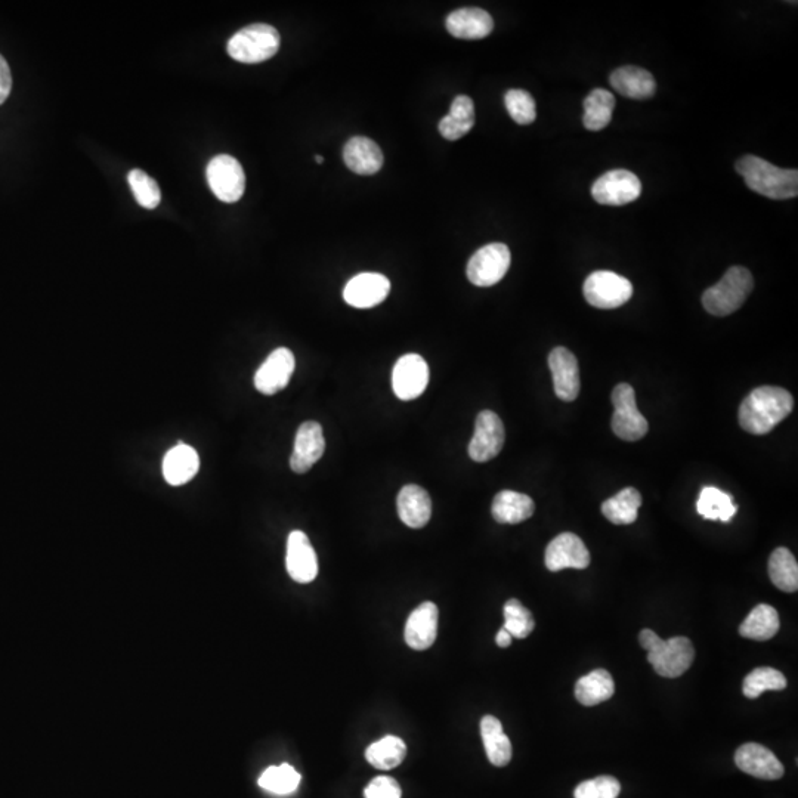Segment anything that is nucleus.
Masks as SVG:
<instances>
[{
    "label": "nucleus",
    "mask_w": 798,
    "mask_h": 798,
    "mask_svg": "<svg viewBox=\"0 0 798 798\" xmlns=\"http://www.w3.org/2000/svg\"><path fill=\"white\" fill-rule=\"evenodd\" d=\"M794 408L793 395L778 386L754 389L739 407V425L751 435H766Z\"/></svg>",
    "instance_id": "nucleus-1"
},
{
    "label": "nucleus",
    "mask_w": 798,
    "mask_h": 798,
    "mask_svg": "<svg viewBox=\"0 0 798 798\" xmlns=\"http://www.w3.org/2000/svg\"><path fill=\"white\" fill-rule=\"evenodd\" d=\"M736 172L754 193L772 200L796 199L798 172L781 169L757 156H744L736 162Z\"/></svg>",
    "instance_id": "nucleus-2"
},
{
    "label": "nucleus",
    "mask_w": 798,
    "mask_h": 798,
    "mask_svg": "<svg viewBox=\"0 0 798 798\" xmlns=\"http://www.w3.org/2000/svg\"><path fill=\"white\" fill-rule=\"evenodd\" d=\"M639 642L648 652V663L661 677L677 679L694 664V643L688 637L663 640L654 630L645 629L639 634Z\"/></svg>",
    "instance_id": "nucleus-3"
},
{
    "label": "nucleus",
    "mask_w": 798,
    "mask_h": 798,
    "mask_svg": "<svg viewBox=\"0 0 798 798\" xmlns=\"http://www.w3.org/2000/svg\"><path fill=\"white\" fill-rule=\"evenodd\" d=\"M754 289V278L744 266H732L716 286L705 290L702 305L708 314L728 317L738 311Z\"/></svg>",
    "instance_id": "nucleus-4"
},
{
    "label": "nucleus",
    "mask_w": 798,
    "mask_h": 798,
    "mask_svg": "<svg viewBox=\"0 0 798 798\" xmlns=\"http://www.w3.org/2000/svg\"><path fill=\"white\" fill-rule=\"evenodd\" d=\"M280 33L269 24H252L234 34L228 42V54L243 64H259L269 60L280 49Z\"/></svg>",
    "instance_id": "nucleus-5"
},
{
    "label": "nucleus",
    "mask_w": 798,
    "mask_h": 798,
    "mask_svg": "<svg viewBox=\"0 0 798 798\" xmlns=\"http://www.w3.org/2000/svg\"><path fill=\"white\" fill-rule=\"evenodd\" d=\"M612 404L615 410L611 426L618 438L627 442H636L648 433V422L637 410L636 394L629 383L615 386L612 392Z\"/></svg>",
    "instance_id": "nucleus-6"
},
{
    "label": "nucleus",
    "mask_w": 798,
    "mask_h": 798,
    "mask_svg": "<svg viewBox=\"0 0 798 798\" xmlns=\"http://www.w3.org/2000/svg\"><path fill=\"white\" fill-rule=\"evenodd\" d=\"M589 305L599 309H615L629 302L633 286L627 278L611 271H596L587 277L583 287Z\"/></svg>",
    "instance_id": "nucleus-7"
},
{
    "label": "nucleus",
    "mask_w": 798,
    "mask_h": 798,
    "mask_svg": "<svg viewBox=\"0 0 798 798\" xmlns=\"http://www.w3.org/2000/svg\"><path fill=\"white\" fill-rule=\"evenodd\" d=\"M512 262L509 247L491 243L481 247L467 264V278L478 287H491L500 283Z\"/></svg>",
    "instance_id": "nucleus-8"
},
{
    "label": "nucleus",
    "mask_w": 798,
    "mask_h": 798,
    "mask_svg": "<svg viewBox=\"0 0 798 798\" xmlns=\"http://www.w3.org/2000/svg\"><path fill=\"white\" fill-rule=\"evenodd\" d=\"M206 175L210 190L224 203H235L243 197L246 175L234 157L227 154L213 157L207 165Z\"/></svg>",
    "instance_id": "nucleus-9"
},
{
    "label": "nucleus",
    "mask_w": 798,
    "mask_h": 798,
    "mask_svg": "<svg viewBox=\"0 0 798 798\" xmlns=\"http://www.w3.org/2000/svg\"><path fill=\"white\" fill-rule=\"evenodd\" d=\"M642 182L630 170H609L593 184L592 196L603 206H626L639 199Z\"/></svg>",
    "instance_id": "nucleus-10"
},
{
    "label": "nucleus",
    "mask_w": 798,
    "mask_h": 798,
    "mask_svg": "<svg viewBox=\"0 0 798 798\" xmlns=\"http://www.w3.org/2000/svg\"><path fill=\"white\" fill-rule=\"evenodd\" d=\"M504 425L494 411L484 410L476 417L475 433L469 444V456L473 462L485 463L499 456L503 450Z\"/></svg>",
    "instance_id": "nucleus-11"
},
{
    "label": "nucleus",
    "mask_w": 798,
    "mask_h": 798,
    "mask_svg": "<svg viewBox=\"0 0 798 798\" xmlns=\"http://www.w3.org/2000/svg\"><path fill=\"white\" fill-rule=\"evenodd\" d=\"M429 383V367L423 357L407 354L399 358L392 371V388L402 401H411L425 394Z\"/></svg>",
    "instance_id": "nucleus-12"
},
{
    "label": "nucleus",
    "mask_w": 798,
    "mask_h": 798,
    "mask_svg": "<svg viewBox=\"0 0 798 798\" xmlns=\"http://www.w3.org/2000/svg\"><path fill=\"white\" fill-rule=\"evenodd\" d=\"M295 355L290 349L278 348L269 355L255 374L256 391L266 397L278 394L289 385L295 373Z\"/></svg>",
    "instance_id": "nucleus-13"
},
{
    "label": "nucleus",
    "mask_w": 798,
    "mask_h": 798,
    "mask_svg": "<svg viewBox=\"0 0 798 798\" xmlns=\"http://www.w3.org/2000/svg\"><path fill=\"white\" fill-rule=\"evenodd\" d=\"M590 565V553L578 535L564 532L550 541L546 549V566L549 571L562 569H586Z\"/></svg>",
    "instance_id": "nucleus-14"
},
{
    "label": "nucleus",
    "mask_w": 798,
    "mask_h": 798,
    "mask_svg": "<svg viewBox=\"0 0 798 798\" xmlns=\"http://www.w3.org/2000/svg\"><path fill=\"white\" fill-rule=\"evenodd\" d=\"M286 568L296 583L308 584L317 578L318 559L308 535L303 531L290 532L287 540Z\"/></svg>",
    "instance_id": "nucleus-15"
},
{
    "label": "nucleus",
    "mask_w": 798,
    "mask_h": 798,
    "mask_svg": "<svg viewBox=\"0 0 798 798\" xmlns=\"http://www.w3.org/2000/svg\"><path fill=\"white\" fill-rule=\"evenodd\" d=\"M326 451L323 426L317 422H305L296 433L295 448L290 457V467L295 473H306L320 462Z\"/></svg>",
    "instance_id": "nucleus-16"
},
{
    "label": "nucleus",
    "mask_w": 798,
    "mask_h": 798,
    "mask_svg": "<svg viewBox=\"0 0 798 798\" xmlns=\"http://www.w3.org/2000/svg\"><path fill=\"white\" fill-rule=\"evenodd\" d=\"M391 292V281L377 272H363L351 278L343 290V299L354 308L368 309L380 305Z\"/></svg>",
    "instance_id": "nucleus-17"
},
{
    "label": "nucleus",
    "mask_w": 798,
    "mask_h": 798,
    "mask_svg": "<svg viewBox=\"0 0 798 798\" xmlns=\"http://www.w3.org/2000/svg\"><path fill=\"white\" fill-rule=\"evenodd\" d=\"M735 763L739 769L754 778L776 781L784 776L785 769L778 757L763 745L748 742L741 745L735 753Z\"/></svg>",
    "instance_id": "nucleus-18"
},
{
    "label": "nucleus",
    "mask_w": 798,
    "mask_h": 798,
    "mask_svg": "<svg viewBox=\"0 0 798 798\" xmlns=\"http://www.w3.org/2000/svg\"><path fill=\"white\" fill-rule=\"evenodd\" d=\"M549 367L556 397L566 402L574 401L580 394V368L575 355L559 346L550 352Z\"/></svg>",
    "instance_id": "nucleus-19"
},
{
    "label": "nucleus",
    "mask_w": 798,
    "mask_h": 798,
    "mask_svg": "<svg viewBox=\"0 0 798 798\" xmlns=\"http://www.w3.org/2000/svg\"><path fill=\"white\" fill-rule=\"evenodd\" d=\"M438 606L433 602H423L417 606L405 624V642L414 651L431 648L438 636Z\"/></svg>",
    "instance_id": "nucleus-20"
},
{
    "label": "nucleus",
    "mask_w": 798,
    "mask_h": 798,
    "mask_svg": "<svg viewBox=\"0 0 798 798\" xmlns=\"http://www.w3.org/2000/svg\"><path fill=\"white\" fill-rule=\"evenodd\" d=\"M448 33L457 39L479 40L490 36L494 30V20L481 8H462L451 12L445 20Z\"/></svg>",
    "instance_id": "nucleus-21"
},
{
    "label": "nucleus",
    "mask_w": 798,
    "mask_h": 798,
    "mask_svg": "<svg viewBox=\"0 0 798 798\" xmlns=\"http://www.w3.org/2000/svg\"><path fill=\"white\" fill-rule=\"evenodd\" d=\"M397 507L399 519L414 530L426 527L431 521V496L419 485L410 484L402 487L398 494Z\"/></svg>",
    "instance_id": "nucleus-22"
},
{
    "label": "nucleus",
    "mask_w": 798,
    "mask_h": 798,
    "mask_svg": "<svg viewBox=\"0 0 798 798\" xmlns=\"http://www.w3.org/2000/svg\"><path fill=\"white\" fill-rule=\"evenodd\" d=\"M609 82L618 94L630 98V100H649L657 92V82L645 68L634 66L617 68L611 74Z\"/></svg>",
    "instance_id": "nucleus-23"
},
{
    "label": "nucleus",
    "mask_w": 798,
    "mask_h": 798,
    "mask_svg": "<svg viewBox=\"0 0 798 798\" xmlns=\"http://www.w3.org/2000/svg\"><path fill=\"white\" fill-rule=\"evenodd\" d=\"M343 160L357 175H374L382 169L383 153L376 142L366 136H354L343 148Z\"/></svg>",
    "instance_id": "nucleus-24"
},
{
    "label": "nucleus",
    "mask_w": 798,
    "mask_h": 798,
    "mask_svg": "<svg viewBox=\"0 0 798 798\" xmlns=\"http://www.w3.org/2000/svg\"><path fill=\"white\" fill-rule=\"evenodd\" d=\"M199 469V453L187 444L170 448L163 460V476L172 487L188 484L199 473Z\"/></svg>",
    "instance_id": "nucleus-25"
},
{
    "label": "nucleus",
    "mask_w": 798,
    "mask_h": 798,
    "mask_svg": "<svg viewBox=\"0 0 798 798\" xmlns=\"http://www.w3.org/2000/svg\"><path fill=\"white\" fill-rule=\"evenodd\" d=\"M535 504L527 494L504 490L494 497L493 518L499 524L516 525L527 521L534 515Z\"/></svg>",
    "instance_id": "nucleus-26"
},
{
    "label": "nucleus",
    "mask_w": 798,
    "mask_h": 798,
    "mask_svg": "<svg viewBox=\"0 0 798 798\" xmlns=\"http://www.w3.org/2000/svg\"><path fill=\"white\" fill-rule=\"evenodd\" d=\"M481 736L485 753L491 765L504 767L512 760V744L497 717L485 716L481 720Z\"/></svg>",
    "instance_id": "nucleus-27"
},
{
    "label": "nucleus",
    "mask_w": 798,
    "mask_h": 798,
    "mask_svg": "<svg viewBox=\"0 0 798 798\" xmlns=\"http://www.w3.org/2000/svg\"><path fill=\"white\" fill-rule=\"evenodd\" d=\"M614 692V679L608 671L602 670V668L581 677L575 685V698L584 707H595V705L602 704L611 699Z\"/></svg>",
    "instance_id": "nucleus-28"
},
{
    "label": "nucleus",
    "mask_w": 798,
    "mask_h": 798,
    "mask_svg": "<svg viewBox=\"0 0 798 798\" xmlns=\"http://www.w3.org/2000/svg\"><path fill=\"white\" fill-rule=\"evenodd\" d=\"M781 621H779L778 612L773 606L757 605L753 611L750 612L744 623L739 627V634L745 639L757 640V642H765V640L772 639L779 632Z\"/></svg>",
    "instance_id": "nucleus-29"
},
{
    "label": "nucleus",
    "mask_w": 798,
    "mask_h": 798,
    "mask_svg": "<svg viewBox=\"0 0 798 798\" xmlns=\"http://www.w3.org/2000/svg\"><path fill=\"white\" fill-rule=\"evenodd\" d=\"M640 506L642 496L639 491L636 488H624L617 496L603 501L602 513L614 525H632L636 522Z\"/></svg>",
    "instance_id": "nucleus-30"
},
{
    "label": "nucleus",
    "mask_w": 798,
    "mask_h": 798,
    "mask_svg": "<svg viewBox=\"0 0 798 798\" xmlns=\"http://www.w3.org/2000/svg\"><path fill=\"white\" fill-rule=\"evenodd\" d=\"M615 97L605 89H595L584 100V128L592 132L602 131L611 123L615 110Z\"/></svg>",
    "instance_id": "nucleus-31"
},
{
    "label": "nucleus",
    "mask_w": 798,
    "mask_h": 798,
    "mask_svg": "<svg viewBox=\"0 0 798 798\" xmlns=\"http://www.w3.org/2000/svg\"><path fill=\"white\" fill-rule=\"evenodd\" d=\"M697 512L708 521L731 522L738 512V506L733 503L732 497L719 488H702L697 501Z\"/></svg>",
    "instance_id": "nucleus-32"
},
{
    "label": "nucleus",
    "mask_w": 798,
    "mask_h": 798,
    "mask_svg": "<svg viewBox=\"0 0 798 798\" xmlns=\"http://www.w3.org/2000/svg\"><path fill=\"white\" fill-rule=\"evenodd\" d=\"M405 756H407V745L394 735L373 742L366 751L367 762L380 770L395 769L404 762Z\"/></svg>",
    "instance_id": "nucleus-33"
},
{
    "label": "nucleus",
    "mask_w": 798,
    "mask_h": 798,
    "mask_svg": "<svg viewBox=\"0 0 798 798\" xmlns=\"http://www.w3.org/2000/svg\"><path fill=\"white\" fill-rule=\"evenodd\" d=\"M769 577L775 587L785 593H794L798 589V564L793 553L785 547H779L770 555Z\"/></svg>",
    "instance_id": "nucleus-34"
},
{
    "label": "nucleus",
    "mask_w": 798,
    "mask_h": 798,
    "mask_svg": "<svg viewBox=\"0 0 798 798\" xmlns=\"http://www.w3.org/2000/svg\"><path fill=\"white\" fill-rule=\"evenodd\" d=\"M300 775L295 767L287 765L271 766L262 773L259 778V787L269 791V793L277 794V796H289L298 790L300 784Z\"/></svg>",
    "instance_id": "nucleus-35"
},
{
    "label": "nucleus",
    "mask_w": 798,
    "mask_h": 798,
    "mask_svg": "<svg viewBox=\"0 0 798 798\" xmlns=\"http://www.w3.org/2000/svg\"><path fill=\"white\" fill-rule=\"evenodd\" d=\"M787 685V679L781 671L772 667H760L745 677L742 692L745 697L756 699L766 691H784Z\"/></svg>",
    "instance_id": "nucleus-36"
},
{
    "label": "nucleus",
    "mask_w": 798,
    "mask_h": 798,
    "mask_svg": "<svg viewBox=\"0 0 798 798\" xmlns=\"http://www.w3.org/2000/svg\"><path fill=\"white\" fill-rule=\"evenodd\" d=\"M503 612V629L509 632L510 636L516 637V639H525L534 632V617H532L530 609L525 608L518 599L507 600Z\"/></svg>",
    "instance_id": "nucleus-37"
},
{
    "label": "nucleus",
    "mask_w": 798,
    "mask_h": 798,
    "mask_svg": "<svg viewBox=\"0 0 798 798\" xmlns=\"http://www.w3.org/2000/svg\"><path fill=\"white\" fill-rule=\"evenodd\" d=\"M504 104H506L510 117L518 125H531L537 119V107H535V100L530 92L522 91V89H510L504 95Z\"/></svg>",
    "instance_id": "nucleus-38"
},
{
    "label": "nucleus",
    "mask_w": 798,
    "mask_h": 798,
    "mask_svg": "<svg viewBox=\"0 0 798 798\" xmlns=\"http://www.w3.org/2000/svg\"><path fill=\"white\" fill-rule=\"evenodd\" d=\"M129 185H131L133 196L136 201L141 204L145 209H156L162 201V193H160L159 185L147 173L139 169L131 170L128 176Z\"/></svg>",
    "instance_id": "nucleus-39"
},
{
    "label": "nucleus",
    "mask_w": 798,
    "mask_h": 798,
    "mask_svg": "<svg viewBox=\"0 0 798 798\" xmlns=\"http://www.w3.org/2000/svg\"><path fill=\"white\" fill-rule=\"evenodd\" d=\"M621 784L614 776H598L581 782L574 791L575 798H618Z\"/></svg>",
    "instance_id": "nucleus-40"
},
{
    "label": "nucleus",
    "mask_w": 798,
    "mask_h": 798,
    "mask_svg": "<svg viewBox=\"0 0 798 798\" xmlns=\"http://www.w3.org/2000/svg\"><path fill=\"white\" fill-rule=\"evenodd\" d=\"M366 798H401V787L394 778L389 776H377L364 790Z\"/></svg>",
    "instance_id": "nucleus-41"
},
{
    "label": "nucleus",
    "mask_w": 798,
    "mask_h": 798,
    "mask_svg": "<svg viewBox=\"0 0 798 798\" xmlns=\"http://www.w3.org/2000/svg\"><path fill=\"white\" fill-rule=\"evenodd\" d=\"M473 125H475L473 120L456 119V117L447 114V116L439 122L438 129L441 135L444 136L445 139H448V141H457V139L463 138V136L472 131Z\"/></svg>",
    "instance_id": "nucleus-42"
},
{
    "label": "nucleus",
    "mask_w": 798,
    "mask_h": 798,
    "mask_svg": "<svg viewBox=\"0 0 798 798\" xmlns=\"http://www.w3.org/2000/svg\"><path fill=\"white\" fill-rule=\"evenodd\" d=\"M448 114L456 117V119L473 120L475 122V105H473L472 98L466 97V95H459V97L454 98Z\"/></svg>",
    "instance_id": "nucleus-43"
},
{
    "label": "nucleus",
    "mask_w": 798,
    "mask_h": 798,
    "mask_svg": "<svg viewBox=\"0 0 798 798\" xmlns=\"http://www.w3.org/2000/svg\"><path fill=\"white\" fill-rule=\"evenodd\" d=\"M12 89V74L11 68L6 63L5 58L0 55V105L8 100L9 94Z\"/></svg>",
    "instance_id": "nucleus-44"
},
{
    "label": "nucleus",
    "mask_w": 798,
    "mask_h": 798,
    "mask_svg": "<svg viewBox=\"0 0 798 798\" xmlns=\"http://www.w3.org/2000/svg\"><path fill=\"white\" fill-rule=\"evenodd\" d=\"M512 639L513 637L510 636L509 632H506V630L501 629L496 636L497 646H500V648H509V646L512 645Z\"/></svg>",
    "instance_id": "nucleus-45"
},
{
    "label": "nucleus",
    "mask_w": 798,
    "mask_h": 798,
    "mask_svg": "<svg viewBox=\"0 0 798 798\" xmlns=\"http://www.w3.org/2000/svg\"><path fill=\"white\" fill-rule=\"evenodd\" d=\"M315 162H317L318 165H323L324 157L323 156H315Z\"/></svg>",
    "instance_id": "nucleus-46"
}]
</instances>
